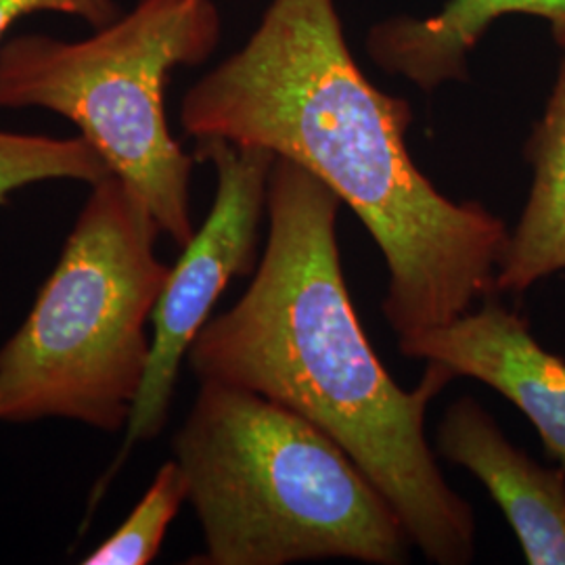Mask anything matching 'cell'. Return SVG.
Listing matches in <instances>:
<instances>
[{
    "label": "cell",
    "instance_id": "obj_1",
    "mask_svg": "<svg viewBox=\"0 0 565 565\" xmlns=\"http://www.w3.org/2000/svg\"><path fill=\"white\" fill-rule=\"evenodd\" d=\"M413 109L366 81L335 0H270L242 49L195 82L184 132L263 147L306 168L364 224L385 266L382 312L408 338L497 294L509 228L478 202H452L415 166Z\"/></svg>",
    "mask_w": 565,
    "mask_h": 565
},
{
    "label": "cell",
    "instance_id": "obj_10",
    "mask_svg": "<svg viewBox=\"0 0 565 565\" xmlns=\"http://www.w3.org/2000/svg\"><path fill=\"white\" fill-rule=\"evenodd\" d=\"M541 120L525 142L532 186L524 212L509 231L497 270V294H524L565 270V44Z\"/></svg>",
    "mask_w": 565,
    "mask_h": 565
},
{
    "label": "cell",
    "instance_id": "obj_13",
    "mask_svg": "<svg viewBox=\"0 0 565 565\" xmlns=\"http://www.w3.org/2000/svg\"><path fill=\"white\" fill-rule=\"evenodd\" d=\"M36 11H55L84 20L99 30L121 15L116 0H0V41L9 28Z\"/></svg>",
    "mask_w": 565,
    "mask_h": 565
},
{
    "label": "cell",
    "instance_id": "obj_9",
    "mask_svg": "<svg viewBox=\"0 0 565 565\" xmlns=\"http://www.w3.org/2000/svg\"><path fill=\"white\" fill-rule=\"evenodd\" d=\"M507 15L545 20L557 46L565 44V0H446L427 18L392 15L377 21L364 49L385 74L434 93L446 82L469 81L471 51L492 23Z\"/></svg>",
    "mask_w": 565,
    "mask_h": 565
},
{
    "label": "cell",
    "instance_id": "obj_2",
    "mask_svg": "<svg viewBox=\"0 0 565 565\" xmlns=\"http://www.w3.org/2000/svg\"><path fill=\"white\" fill-rule=\"evenodd\" d=\"M342 200L277 158L268 177V237L235 306L203 324L186 361L200 382L258 392L323 429L382 490L431 564L476 555V518L446 482L425 436L429 403L457 375L427 361L403 390L364 335L343 279Z\"/></svg>",
    "mask_w": 565,
    "mask_h": 565
},
{
    "label": "cell",
    "instance_id": "obj_4",
    "mask_svg": "<svg viewBox=\"0 0 565 565\" xmlns=\"http://www.w3.org/2000/svg\"><path fill=\"white\" fill-rule=\"evenodd\" d=\"M160 235L118 177L90 186L60 260L0 348V424L126 427L149 363L147 327L170 273L156 252Z\"/></svg>",
    "mask_w": 565,
    "mask_h": 565
},
{
    "label": "cell",
    "instance_id": "obj_6",
    "mask_svg": "<svg viewBox=\"0 0 565 565\" xmlns=\"http://www.w3.org/2000/svg\"><path fill=\"white\" fill-rule=\"evenodd\" d=\"M195 160L216 170V195L210 214L181 258L168 273L151 317V352L141 392L124 427V440L114 461L90 492L86 522L97 511L103 494L130 452L162 434L174 398L181 364L212 308L235 277L256 270L260 254V226L266 214L268 177L275 153L224 139H200Z\"/></svg>",
    "mask_w": 565,
    "mask_h": 565
},
{
    "label": "cell",
    "instance_id": "obj_3",
    "mask_svg": "<svg viewBox=\"0 0 565 565\" xmlns=\"http://www.w3.org/2000/svg\"><path fill=\"white\" fill-rule=\"evenodd\" d=\"M172 452L202 527L191 565L411 557L403 520L342 446L258 392L200 382Z\"/></svg>",
    "mask_w": 565,
    "mask_h": 565
},
{
    "label": "cell",
    "instance_id": "obj_5",
    "mask_svg": "<svg viewBox=\"0 0 565 565\" xmlns=\"http://www.w3.org/2000/svg\"><path fill=\"white\" fill-rule=\"evenodd\" d=\"M221 32L212 0H139L86 41L11 39L0 46V109L41 107L76 124L162 235L184 247L195 235V158L172 137L163 95L179 65L210 60Z\"/></svg>",
    "mask_w": 565,
    "mask_h": 565
},
{
    "label": "cell",
    "instance_id": "obj_7",
    "mask_svg": "<svg viewBox=\"0 0 565 565\" xmlns=\"http://www.w3.org/2000/svg\"><path fill=\"white\" fill-rule=\"evenodd\" d=\"M398 350L503 394L565 469V361L536 342L527 321L499 302L497 294L450 323L398 338Z\"/></svg>",
    "mask_w": 565,
    "mask_h": 565
},
{
    "label": "cell",
    "instance_id": "obj_12",
    "mask_svg": "<svg viewBox=\"0 0 565 565\" xmlns=\"http://www.w3.org/2000/svg\"><path fill=\"white\" fill-rule=\"evenodd\" d=\"M189 499L186 478L174 459L166 461L145 490L141 501L132 507L128 518L111 532L102 545L95 546L84 565H147L151 564L174 522L182 503Z\"/></svg>",
    "mask_w": 565,
    "mask_h": 565
},
{
    "label": "cell",
    "instance_id": "obj_8",
    "mask_svg": "<svg viewBox=\"0 0 565 565\" xmlns=\"http://www.w3.org/2000/svg\"><path fill=\"white\" fill-rule=\"evenodd\" d=\"M436 448L473 473L505 513L525 562L565 565V469H546L511 445L501 427L471 396L446 408Z\"/></svg>",
    "mask_w": 565,
    "mask_h": 565
},
{
    "label": "cell",
    "instance_id": "obj_11",
    "mask_svg": "<svg viewBox=\"0 0 565 565\" xmlns=\"http://www.w3.org/2000/svg\"><path fill=\"white\" fill-rule=\"evenodd\" d=\"M107 177V163L82 135L57 139L0 130V205L36 182L81 181L93 186Z\"/></svg>",
    "mask_w": 565,
    "mask_h": 565
}]
</instances>
